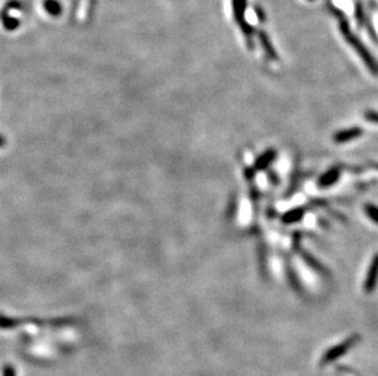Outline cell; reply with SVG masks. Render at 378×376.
<instances>
[{"label": "cell", "mask_w": 378, "mask_h": 376, "mask_svg": "<svg viewBox=\"0 0 378 376\" xmlns=\"http://www.w3.org/2000/svg\"><path fill=\"white\" fill-rule=\"evenodd\" d=\"M340 31H342V34L344 36L346 42H348L349 44L355 49V51L359 54V56L361 57L362 61L365 62V65L370 69V71L372 72V74L378 75V64L376 62V60H374V57L368 53V50L366 49L365 45L360 42L359 38H357L353 32L350 31L348 24H346L345 19L340 20Z\"/></svg>", "instance_id": "obj_1"}, {"label": "cell", "mask_w": 378, "mask_h": 376, "mask_svg": "<svg viewBox=\"0 0 378 376\" xmlns=\"http://www.w3.org/2000/svg\"><path fill=\"white\" fill-rule=\"evenodd\" d=\"M363 134V130L359 126L350 127V129L343 130V131H338L336 135L333 136V141L338 144L346 143V142H350L355 140V138L360 137Z\"/></svg>", "instance_id": "obj_2"}, {"label": "cell", "mask_w": 378, "mask_h": 376, "mask_svg": "<svg viewBox=\"0 0 378 376\" xmlns=\"http://www.w3.org/2000/svg\"><path fill=\"white\" fill-rule=\"evenodd\" d=\"M378 281V253L373 257L370 269L367 271V276H366L365 281V290L366 292H372L376 287Z\"/></svg>", "instance_id": "obj_3"}, {"label": "cell", "mask_w": 378, "mask_h": 376, "mask_svg": "<svg viewBox=\"0 0 378 376\" xmlns=\"http://www.w3.org/2000/svg\"><path fill=\"white\" fill-rule=\"evenodd\" d=\"M340 169L339 167H333L330 169L325 175H322V177L318 180V186L322 188H327L330 186H333L337 181L339 180L340 176Z\"/></svg>", "instance_id": "obj_4"}, {"label": "cell", "mask_w": 378, "mask_h": 376, "mask_svg": "<svg viewBox=\"0 0 378 376\" xmlns=\"http://www.w3.org/2000/svg\"><path fill=\"white\" fill-rule=\"evenodd\" d=\"M276 155H277L276 150H274V149H268L267 152H264L263 154H262L261 157H259L257 159V161H256V164H255V170H257V171H259V170L267 169L268 165H269L274 160Z\"/></svg>", "instance_id": "obj_5"}, {"label": "cell", "mask_w": 378, "mask_h": 376, "mask_svg": "<svg viewBox=\"0 0 378 376\" xmlns=\"http://www.w3.org/2000/svg\"><path fill=\"white\" fill-rule=\"evenodd\" d=\"M304 215H305V210L302 209V208H299V209H293V210H289V212L285 213L284 215H283L282 221L284 222V224H294V222L300 221V220L304 218Z\"/></svg>", "instance_id": "obj_6"}, {"label": "cell", "mask_w": 378, "mask_h": 376, "mask_svg": "<svg viewBox=\"0 0 378 376\" xmlns=\"http://www.w3.org/2000/svg\"><path fill=\"white\" fill-rule=\"evenodd\" d=\"M365 212L372 221L378 224V207H376V205H373V204H366Z\"/></svg>", "instance_id": "obj_7"}, {"label": "cell", "mask_w": 378, "mask_h": 376, "mask_svg": "<svg viewBox=\"0 0 378 376\" xmlns=\"http://www.w3.org/2000/svg\"><path fill=\"white\" fill-rule=\"evenodd\" d=\"M261 40H262V45H263V47H264L265 53H267L268 56L272 57V59H277L276 51H274L273 47H272V45H271L269 40H268V38L264 36V34H261Z\"/></svg>", "instance_id": "obj_8"}, {"label": "cell", "mask_w": 378, "mask_h": 376, "mask_svg": "<svg viewBox=\"0 0 378 376\" xmlns=\"http://www.w3.org/2000/svg\"><path fill=\"white\" fill-rule=\"evenodd\" d=\"M301 254H302V257H304V259L306 260V263H307L308 265H311V267H312V268L317 269V270H322V269H321V265H319L318 263H317L316 260H314V259L312 258V257L310 256V254L306 253V252H301Z\"/></svg>", "instance_id": "obj_9"}, {"label": "cell", "mask_w": 378, "mask_h": 376, "mask_svg": "<svg viewBox=\"0 0 378 376\" xmlns=\"http://www.w3.org/2000/svg\"><path fill=\"white\" fill-rule=\"evenodd\" d=\"M45 8H47V10L50 11L51 14H59L60 11V7L59 4H58L57 2H53V0H49V2H47V4H45Z\"/></svg>", "instance_id": "obj_10"}, {"label": "cell", "mask_w": 378, "mask_h": 376, "mask_svg": "<svg viewBox=\"0 0 378 376\" xmlns=\"http://www.w3.org/2000/svg\"><path fill=\"white\" fill-rule=\"evenodd\" d=\"M365 118L368 121V122L376 123V125H378V112L377 111H371V110H368V111L365 112Z\"/></svg>", "instance_id": "obj_11"}]
</instances>
